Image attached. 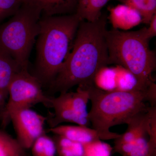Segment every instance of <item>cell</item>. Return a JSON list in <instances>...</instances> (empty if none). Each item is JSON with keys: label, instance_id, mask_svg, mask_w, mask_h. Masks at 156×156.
Listing matches in <instances>:
<instances>
[{"label": "cell", "instance_id": "e0dca14e", "mask_svg": "<svg viewBox=\"0 0 156 156\" xmlns=\"http://www.w3.org/2000/svg\"><path fill=\"white\" fill-rule=\"evenodd\" d=\"M59 156H84L83 145L60 135L52 137Z\"/></svg>", "mask_w": 156, "mask_h": 156}, {"label": "cell", "instance_id": "277c9868", "mask_svg": "<svg viewBox=\"0 0 156 156\" xmlns=\"http://www.w3.org/2000/svg\"><path fill=\"white\" fill-rule=\"evenodd\" d=\"M146 27L135 31L112 29L105 33L109 65H120L130 71L138 82L139 90H146L155 82L156 55L149 47Z\"/></svg>", "mask_w": 156, "mask_h": 156}, {"label": "cell", "instance_id": "8fae6325", "mask_svg": "<svg viewBox=\"0 0 156 156\" xmlns=\"http://www.w3.org/2000/svg\"><path fill=\"white\" fill-rule=\"evenodd\" d=\"M148 107L144 110L137 113L129 120L127 123V130L125 133L120 134L118 138L115 139V145L132 142L138 137L147 135Z\"/></svg>", "mask_w": 156, "mask_h": 156}, {"label": "cell", "instance_id": "7a4b0ae2", "mask_svg": "<svg viewBox=\"0 0 156 156\" xmlns=\"http://www.w3.org/2000/svg\"><path fill=\"white\" fill-rule=\"evenodd\" d=\"M81 21L76 14L41 17L32 75L42 87H49L67 59Z\"/></svg>", "mask_w": 156, "mask_h": 156}, {"label": "cell", "instance_id": "2e32d148", "mask_svg": "<svg viewBox=\"0 0 156 156\" xmlns=\"http://www.w3.org/2000/svg\"><path fill=\"white\" fill-rule=\"evenodd\" d=\"M68 93L70 103L76 113L89 123L87 106L89 98L87 89L79 87L76 92H68Z\"/></svg>", "mask_w": 156, "mask_h": 156}, {"label": "cell", "instance_id": "5b68a950", "mask_svg": "<svg viewBox=\"0 0 156 156\" xmlns=\"http://www.w3.org/2000/svg\"><path fill=\"white\" fill-rule=\"evenodd\" d=\"M41 14L38 7L24 2L11 19L0 26V50L23 67H28L31 51L40 32Z\"/></svg>", "mask_w": 156, "mask_h": 156}, {"label": "cell", "instance_id": "6da1fadb", "mask_svg": "<svg viewBox=\"0 0 156 156\" xmlns=\"http://www.w3.org/2000/svg\"><path fill=\"white\" fill-rule=\"evenodd\" d=\"M107 17L102 15L95 22L81 20L72 49L55 80L48 88V96L65 93L76 86L93 85L96 73L109 65L105 33Z\"/></svg>", "mask_w": 156, "mask_h": 156}, {"label": "cell", "instance_id": "ffe728a7", "mask_svg": "<svg viewBox=\"0 0 156 156\" xmlns=\"http://www.w3.org/2000/svg\"><path fill=\"white\" fill-rule=\"evenodd\" d=\"M25 151L17 139L0 130V156H25Z\"/></svg>", "mask_w": 156, "mask_h": 156}, {"label": "cell", "instance_id": "cb8c5ba5", "mask_svg": "<svg viewBox=\"0 0 156 156\" xmlns=\"http://www.w3.org/2000/svg\"><path fill=\"white\" fill-rule=\"evenodd\" d=\"M147 134L152 156L156 154V106H149Z\"/></svg>", "mask_w": 156, "mask_h": 156}, {"label": "cell", "instance_id": "4316f807", "mask_svg": "<svg viewBox=\"0 0 156 156\" xmlns=\"http://www.w3.org/2000/svg\"><path fill=\"white\" fill-rule=\"evenodd\" d=\"M149 24V27L146 29V36L150 40L156 35V14L153 16Z\"/></svg>", "mask_w": 156, "mask_h": 156}, {"label": "cell", "instance_id": "d6986e66", "mask_svg": "<svg viewBox=\"0 0 156 156\" xmlns=\"http://www.w3.org/2000/svg\"><path fill=\"white\" fill-rule=\"evenodd\" d=\"M116 76L114 68L105 66L98 71L93 79V85L105 92L115 91Z\"/></svg>", "mask_w": 156, "mask_h": 156}, {"label": "cell", "instance_id": "ba28073f", "mask_svg": "<svg viewBox=\"0 0 156 156\" xmlns=\"http://www.w3.org/2000/svg\"><path fill=\"white\" fill-rule=\"evenodd\" d=\"M50 108H53L54 110V113L50 114L47 119L50 128H54L63 122L75 123L87 127L90 125L73 110L70 103L68 92L61 93L57 97L50 96Z\"/></svg>", "mask_w": 156, "mask_h": 156}, {"label": "cell", "instance_id": "44dd1931", "mask_svg": "<svg viewBox=\"0 0 156 156\" xmlns=\"http://www.w3.org/2000/svg\"><path fill=\"white\" fill-rule=\"evenodd\" d=\"M124 5L133 8L141 15L142 22L149 24L156 14V0H119Z\"/></svg>", "mask_w": 156, "mask_h": 156}, {"label": "cell", "instance_id": "7c38bea8", "mask_svg": "<svg viewBox=\"0 0 156 156\" xmlns=\"http://www.w3.org/2000/svg\"><path fill=\"white\" fill-rule=\"evenodd\" d=\"M35 5L44 16L76 14L79 0H23Z\"/></svg>", "mask_w": 156, "mask_h": 156}, {"label": "cell", "instance_id": "30bf717a", "mask_svg": "<svg viewBox=\"0 0 156 156\" xmlns=\"http://www.w3.org/2000/svg\"><path fill=\"white\" fill-rule=\"evenodd\" d=\"M109 19L113 29L129 30L142 22L141 15L136 10L127 5H119L108 9Z\"/></svg>", "mask_w": 156, "mask_h": 156}, {"label": "cell", "instance_id": "52a82bcc", "mask_svg": "<svg viewBox=\"0 0 156 156\" xmlns=\"http://www.w3.org/2000/svg\"><path fill=\"white\" fill-rule=\"evenodd\" d=\"M48 117L39 114L30 108L19 109L12 112L9 116L12 122L17 139L25 150L31 148L37 138L46 133L44 126Z\"/></svg>", "mask_w": 156, "mask_h": 156}, {"label": "cell", "instance_id": "8992f818", "mask_svg": "<svg viewBox=\"0 0 156 156\" xmlns=\"http://www.w3.org/2000/svg\"><path fill=\"white\" fill-rule=\"evenodd\" d=\"M42 88L37 79L29 72L28 67L17 71L9 87V98L1 119L2 126L9 124V115L16 110L30 108L38 103L50 108V96L44 93Z\"/></svg>", "mask_w": 156, "mask_h": 156}, {"label": "cell", "instance_id": "3957f363", "mask_svg": "<svg viewBox=\"0 0 156 156\" xmlns=\"http://www.w3.org/2000/svg\"><path fill=\"white\" fill-rule=\"evenodd\" d=\"M84 88V87H83ZM88 90L91 108L88 119L100 140L115 139L120 134L110 131L113 126L126 124L137 113L148 107L147 89L130 92H105L93 85Z\"/></svg>", "mask_w": 156, "mask_h": 156}, {"label": "cell", "instance_id": "ac0fdd59", "mask_svg": "<svg viewBox=\"0 0 156 156\" xmlns=\"http://www.w3.org/2000/svg\"><path fill=\"white\" fill-rule=\"evenodd\" d=\"M115 72V91L130 92L138 89V82L135 76L127 69L120 65L114 67Z\"/></svg>", "mask_w": 156, "mask_h": 156}, {"label": "cell", "instance_id": "484cf974", "mask_svg": "<svg viewBox=\"0 0 156 156\" xmlns=\"http://www.w3.org/2000/svg\"><path fill=\"white\" fill-rule=\"evenodd\" d=\"M148 102L152 107L156 106V85L155 83H152L147 89Z\"/></svg>", "mask_w": 156, "mask_h": 156}, {"label": "cell", "instance_id": "9a60e30c", "mask_svg": "<svg viewBox=\"0 0 156 156\" xmlns=\"http://www.w3.org/2000/svg\"><path fill=\"white\" fill-rule=\"evenodd\" d=\"M114 149L122 156H152L147 135L138 137L132 142L115 145Z\"/></svg>", "mask_w": 156, "mask_h": 156}, {"label": "cell", "instance_id": "d4e9b609", "mask_svg": "<svg viewBox=\"0 0 156 156\" xmlns=\"http://www.w3.org/2000/svg\"><path fill=\"white\" fill-rule=\"evenodd\" d=\"M23 2V0H0V22L14 15Z\"/></svg>", "mask_w": 156, "mask_h": 156}, {"label": "cell", "instance_id": "7402d4cb", "mask_svg": "<svg viewBox=\"0 0 156 156\" xmlns=\"http://www.w3.org/2000/svg\"><path fill=\"white\" fill-rule=\"evenodd\" d=\"M31 149L32 156H55L56 153L54 140L46 133L37 138Z\"/></svg>", "mask_w": 156, "mask_h": 156}, {"label": "cell", "instance_id": "4fadbf2b", "mask_svg": "<svg viewBox=\"0 0 156 156\" xmlns=\"http://www.w3.org/2000/svg\"><path fill=\"white\" fill-rule=\"evenodd\" d=\"M49 131L83 144L100 140L97 132L93 128H88L87 126L59 125L50 128Z\"/></svg>", "mask_w": 156, "mask_h": 156}, {"label": "cell", "instance_id": "603a6c76", "mask_svg": "<svg viewBox=\"0 0 156 156\" xmlns=\"http://www.w3.org/2000/svg\"><path fill=\"white\" fill-rule=\"evenodd\" d=\"M84 156H111L112 147L110 145L98 140L83 144Z\"/></svg>", "mask_w": 156, "mask_h": 156}, {"label": "cell", "instance_id": "9c48e42d", "mask_svg": "<svg viewBox=\"0 0 156 156\" xmlns=\"http://www.w3.org/2000/svg\"><path fill=\"white\" fill-rule=\"evenodd\" d=\"M23 68L9 54L0 50V119L7 105L9 88L14 75Z\"/></svg>", "mask_w": 156, "mask_h": 156}, {"label": "cell", "instance_id": "5bb4252c", "mask_svg": "<svg viewBox=\"0 0 156 156\" xmlns=\"http://www.w3.org/2000/svg\"><path fill=\"white\" fill-rule=\"evenodd\" d=\"M110 0H79L76 14L81 20L95 22L101 16V9Z\"/></svg>", "mask_w": 156, "mask_h": 156}]
</instances>
